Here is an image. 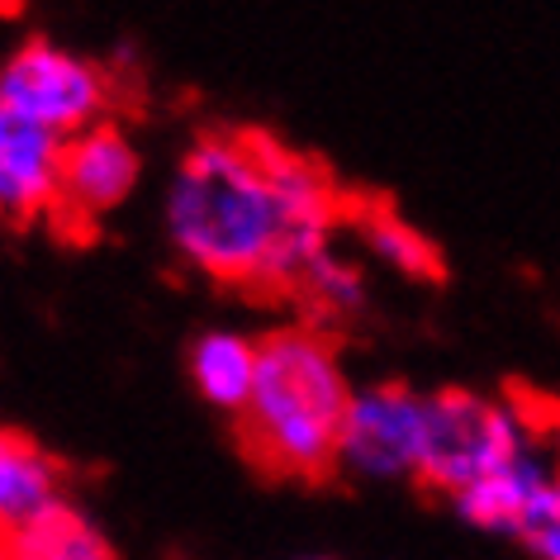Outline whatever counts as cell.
<instances>
[{
    "label": "cell",
    "instance_id": "obj_1",
    "mask_svg": "<svg viewBox=\"0 0 560 560\" xmlns=\"http://www.w3.org/2000/svg\"><path fill=\"white\" fill-rule=\"evenodd\" d=\"M342 195L304 152L266 133H205L180 158L166 195V233L195 271L223 285L295 290L328 252Z\"/></svg>",
    "mask_w": 560,
    "mask_h": 560
},
{
    "label": "cell",
    "instance_id": "obj_2",
    "mask_svg": "<svg viewBox=\"0 0 560 560\" xmlns=\"http://www.w3.org/2000/svg\"><path fill=\"white\" fill-rule=\"evenodd\" d=\"M338 347L314 328H280L257 342V375L237 409V442L252 466L280 480H324L338 466L347 413Z\"/></svg>",
    "mask_w": 560,
    "mask_h": 560
},
{
    "label": "cell",
    "instance_id": "obj_3",
    "mask_svg": "<svg viewBox=\"0 0 560 560\" xmlns=\"http://www.w3.org/2000/svg\"><path fill=\"white\" fill-rule=\"evenodd\" d=\"M513 456H523V418H517V409L466 395V389L428 395V432L418 475L432 489H446L456 499L466 485L494 475Z\"/></svg>",
    "mask_w": 560,
    "mask_h": 560
},
{
    "label": "cell",
    "instance_id": "obj_4",
    "mask_svg": "<svg viewBox=\"0 0 560 560\" xmlns=\"http://www.w3.org/2000/svg\"><path fill=\"white\" fill-rule=\"evenodd\" d=\"M105 101L109 86L101 67L58 44H44V38L24 44L15 58L0 67V105L38 124L52 138H72L91 129V124H101Z\"/></svg>",
    "mask_w": 560,
    "mask_h": 560
},
{
    "label": "cell",
    "instance_id": "obj_5",
    "mask_svg": "<svg viewBox=\"0 0 560 560\" xmlns=\"http://www.w3.org/2000/svg\"><path fill=\"white\" fill-rule=\"evenodd\" d=\"M423 432H428V395L404 385H371L347 399L338 460L371 480H399L423 466Z\"/></svg>",
    "mask_w": 560,
    "mask_h": 560
},
{
    "label": "cell",
    "instance_id": "obj_6",
    "mask_svg": "<svg viewBox=\"0 0 560 560\" xmlns=\"http://www.w3.org/2000/svg\"><path fill=\"white\" fill-rule=\"evenodd\" d=\"M138 186V152L115 124H91L72 133L58 152V190L52 209L72 233H91L95 219H105L119 200H129Z\"/></svg>",
    "mask_w": 560,
    "mask_h": 560
},
{
    "label": "cell",
    "instance_id": "obj_7",
    "mask_svg": "<svg viewBox=\"0 0 560 560\" xmlns=\"http://www.w3.org/2000/svg\"><path fill=\"white\" fill-rule=\"evenodd\" d=\"M62 138L0 105V219L30 223L52 209Z\"/></svg>",
    "mask_w": 560,
    "mask_h": 560
},
{
    "label": "cell",
    "instance_id": "obj_8",
    "mask_svg": "<svg viewBox=\"0 0 560 560\" xmlns=\"http://www.w3.org/2000/svg\"><path fill=\"white\" fill-rule=\"evenodd\" d=\"M5 556L10 560H115L109 541L95 532L86 517L67 503H44L34 517H24L15 532H5Z\"/></svg>",
    "mask_w": 560,
    "mask_h": 560
},
{
    "label": "cell",
    "instance_id": "obj_9",
    "mask_svg": "<svg viewBox=\"0 0 560 560\" xmlns=\"http://www.w3.org/2000/svg\"><path fill=\"white\" fill-rule=\"evenodd\" d=\"M58 499V466L15 428H0V537Z\"/></svg>",
    "mask_w": 560,
    "mask_h": 560
},
{
    "label": "cell",
    "instance_id": "obj_10",
    "mask_svg": "<svg viewBox=\"0 0 560 560\" xmlns=\"http://www.w3.org/2000/svg\"><path fill=\"white\" fill-rule=\"evenodd\" d=\"M551 485V475H546L537 460H532L527 452L513 456L509 466H499L494 475H485V480L466 485L456 494V509L466 523L475 527H499V532H513L517 523H523L527 503L541 494V489Z\"/></svg>",
    "mask_w": 560,
    "mask_h": 560
},
{
    "label": "cell",
    "instance_id": "obj_11",
    "mask_svg": "<svg viewBox=\"0 0 560 560\" xmlns=\"http://www.w3.org/2000/svg\"><path fill=\"white\" fill-rule=\"evenodd\" d=\"M190 371L209 404L237 413L247 404L252 375H257V342L237 338V332H205L190 352Z\"/></svg>",
    "mask_w": 560,
    "mask_h": 560
},
{
    "label": "cell",
    "instance_id": "obj_12",
    "mask_svg": "<svg viewBox=\"0 0 560 560\" xmlns=\"http://www.w3.org/2000/svg\"><path fill=\"white\" fill-rule=\"evenodd\" d=\"M342 209H352V219H357V229L361 237H366V247L371 252H381V257L395 266V271L404 276H442V261H438V247L428 243L418 229H409L395 209H385V205H342Z\"/></svg>",
    "mask_w": 560,
    "mask_h": 560
},
{
    "label": "cell",
    "instance_id": "obj_13",
    "mask_svg": "<svg viewBox=\"0 0 560 560\" xmlns=\"http://www.w3.org/2000/svg\"><path fill=\"white\" fill-rule=\"evenodd\" d=\"M295 290H300L304 300L324 304V310L347 314V310H352V304L361 300V276H357L342 257H332V252H318V257L304 266V276H300Z\"/></svg>",
    "mask_w": 560,
    "mask_h": 560
},
{
    "label": "cell",
    "instance_id": "obj_14",
    "mask_svg": "<svg viewBox=\"0 0 560 560\" xmlns=\"http://www.w3.org/2000/svg\"><path fill=\"white\" fill-rule=\"evenodd\" d=\"M513 532H517V537H523L541 560H560V494H556V485H546L541 494L527 503L523 523H517Z\"/></svg>",
    "mask_w": 560,
    "mask_h": 560
},
{
    "label": "cell",
    "instance_id": "obj_15",
    "mask_svg": "<svg viewBox=\"0 0 560 560\" xmlns=\"http://www.w3.org/2000/svg\"><path fill=\"white\" fill-rule=\"evenodd\" d=\"M0 560H10V556H5V541H0Z\"/></svg>",
    "mask_w": 560,
    "mask_h": 560
}]
</instances>
